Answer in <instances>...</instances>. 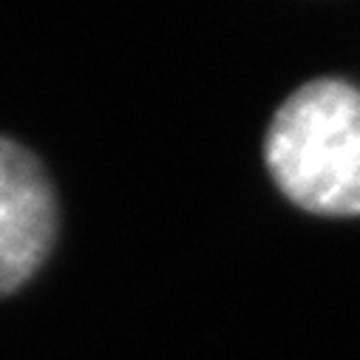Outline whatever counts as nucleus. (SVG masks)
I'll return each instance as SVG.
<instances>
[{
    "label": "nucleus",
    "instance_id": "2",
    "mask_svg": "<svg viewBox=\"0 0 360 360\" xmlns=\"http://www.w3.org/2000/svg\"><path fill=\"white\" fill-rule=\"evenodd\" d=\"M57 233V202L43 165L0 136V295L23 287Z\"/></svg>",
    "mask_w": 360,
    "mask_h": 360
},
{
    "label": "nucleus",
    "instance_id": "1",
    "mask_svg": "<svg viewBox=\"0 0 360 360\" xmlns=\"http://www.w3.org/2000/svg\"><path fill=\"white\" fill-rule=\"evenodd\" d=\"M281 193L321 216H360V88L321 77L292 91L264 142Z\"/></svg>",
    "mask_w": 360,
    "mask_h": 360
}]
</instances>
